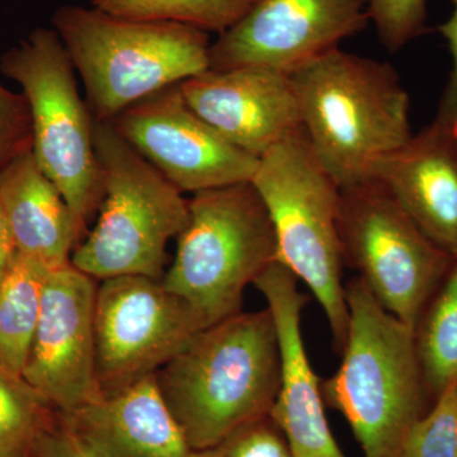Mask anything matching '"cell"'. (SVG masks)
Returning a JSON list of instances; mask_svg holds the SVG:
<instances>
[{
	"label": "cell",
	"mask_w": 457,
	"mask_h": 457,
	"mask_svg": "<svg viewBox=\"0 0 457 457\" xmlns=\"http://www.w3.org/2000/svg\"><path fill=\"white\" fill-rule=\"evenodd\" d=\"M156 381L194 451L269 416L281 385L270 309L240 312L204 328L156 371Z\"/></svg>",
	"instance_id": "6da1fadb"
},
{
	"label": "cell",
	"mask_w": 457,
	"mask_h": 457,
	"mask_svg": "<svg viewBox=\"0 0 457 457\" xmlns=\"http://www.w3.org/2000/svg\"><path fill=\"white\" fill-rule=\"evenodd\" d=\"M303 131L339 188L375 179L411 139L409 96L386 62L335 49L290 74Z\"/></svg>",
	"instance_id": "7a4b0ae2"
},
{
	"label": "cell",
	"mask_w": 457,
	"mask_h": 457,
	"mask_svg": "<svg viewBox=\"0 0 457 457\" xmlns=\"http://www.w3.org/2000/svg\"><path fill=\"white\" fill-rule=\"evenodd\" d=\"M348 330L338 370L321 380L328 407L350 425L363 457H402L432 400L413 329L390 314L359 278L345 282Z\"/></svg>",
	"instance_id": "3957f363"
},
{
	"label": "cell",
	"mask_w": 457,
	"mask_h": 457,
	"mask_svg": "<svg viewBox=\"0 0 457 457\" xmlns=\"http://www.w3.org/2000/svg\"><path fill=\"white\" fill-rule=\"evenodd\" d=\"M98 122L210 69L209 33L183 23L137 21L64 5L51 18Z\"/></svg>",
	"instance_id": "277c9868"
},
{
	"label": "cell",
	"mask_w": 457,
	"mask_h": 457,
	"mask_svg": "<svg viewBox=\"0 0 457 457\" xmlns=\"http://www.w3.org/2000/svg\"><path fill=\"white\" fill-rule=\"evenodd\" d=\"M102 170L97 224L71 254L96 279L145 276L162 281L167 245L188 220V200L111 122L95 125Z\"/></svg>",
	"instance_id": "5b68a950"
},
{
	"label": "cell",
	"mask_w": 457,
	"mask_h": 457,
	"mask_svg": "<svg viewBox=\"0 0 457 457\" xmlns=\"http://www.w3.org/2000/svg\"><path fill=\"white\" fill-rule=\"evenodd\" d=\"M251 182L275 228L278 261L318 300L341 356L348 330L338 234L341 188L319 163L303 130L262 155Z\"/></svg>",
	"instance_id": "8992f818"
},
{
	"label": "cell",
	"mask_w": 457,
	"mask_h": 457,
	"mask_svg": "<svg viewBox=\"0 0 457 457\" xmlns=\"http://www.w3.org/2000/svg\"><path fill=\"white\" fill-rule=\"evenodd\" d=\"M162 284L210 327L242 311L246 286L278 261L275 228L252 182L188 200V220Z\"/></svg>",
	"instance_id": "52a82bcc"
},
{
	"label": "cell",
	"mask_w": 457,
	"mask_h": 457,
	"mask_svg": "<svg viewBox=\"0 0 457 457\" xmlns=\"http://www.w3.org/2000/svg\"><path fill=\"white\" fill-rule=\"evenodd\" d=\"M0 71L22 89L32 119V153L78 220L101 204L96 120L78 92L75 68L53 27H37L0 57Z\"/></svg>",
	"instance_id": "ba28073f"
},
{
	"label": "cell",
	"mask_w": 457,
	"mask_h": 457,
	"mask_svg": "<svg viewBox=\"0 0 457 457\" xmlns=\"http://www.w3.org/2000/svg\"><path fill=\"white\" fill-rule=\"evenodd\" d=\"M338 234L345 266L413 329L453 257L418 228L378 179L341 189Z\"/></svg>",
	"instance_id": "9c48e42d"
},
{
	"label": "cell",
	"mask_w": 457,
	"mask_h": 457,
	"mask_svg": "<svg viewBox=\"0 0 457 457\" xmlns=\"http://www.w3.org/2000/svg\"><path fill=\"white\" fill-rule=\"evenodd\" d=\"M204 328L197 312L159 279H104L95 305L96 370L102 394L156 374Z\"/></svg>",
	"instance_id": "30bf717a"
},
{
	"label": "cell",
	"mask_w": 457,
	"mask_h": 457,
	"mask_svg": "<svg viewBox=\"0 0 457 457\" xmlns=\"http://www.w3.org/2000/svg\"><path fill=\"white\" fill-rule=\"evenodd\" d=\"M111 123L180 192L251 182L260 162L204 121L179 84L141 99Z\"/></svg>",
	"instance_id": "8fae6325"
},
{
	"label": "cell",
	"mask_w": 457,
	"mask_h": 457,
	"mask_svg": "<svg viewBox=\"0 0 457 457\" xmlns=\"http://www.w3.org/2000/svg\"><path fill=\"white\" fill-rule=\"evenodd\" d=\"M370 0H258L210 46V69L258 66L290 75L365 29Z\"/></svg>",
	"instance_id": "7c38bea8"
},
{
	"label": "cell",
	"mask_w": 457,
	"mask_h": 457,
	"mask_svg": "<svg viewBox=\"0 0 457 457\" xmlns=\"http://www.w3.org/2000/svg\"><path fill=\"white\" fill-rule=\"evenodd\" d=\"M96 278L69 263L50 270L22 378L62 416L104 395L96 370Z\"/></svg>",
	"instance_id": "4fadbf2b"
},
{
	"label": "cell",
	"mask_w": 457,
	"mask_h": 457,
	"mask_svg": "<svg viewBox=\"0 0 457 457\" xmlns=\"http://www.w3.org/2000/svg\"><path fill=\"white\" fill-rule=\"evenodd\" d=\"M179 87L204 121L255 158L303 130L294 84L281 71L258 66L209 69Z\"/></svg>",
	"instance_id": "5bb4252c"
},
{
	"label": "cell",
	"mask_w": 457,
	"mask_h": 457,
	"mask_svg": "<svg viewBox=\"0 0 457 457\" xmlns=\"http://www.w3.org/2000/svg\"><path fill=\"white\" fill-rule=\"evenodd\" d=\"M297 282L287 267L275 261L253 284L272 314L281 353V385L270 416L293 457H347L330 431L321 380L306 353L302 317L309 297Z\"/></svg>",
	"instance_id": "9a60e30c"
},
{
	"label": "cell",
	"mask_w": 457,
	"mask_h": 457,
	"mask_svg": "<svg viewBox=\"0 0 457 457\" xmlns=\"http://www.w3.org/2000/svg\"><path fill=\"white\" fill-rule=\"evenodd\" d=\"M436 245L457 257V96L445 90L435 120L376 171Z\"/></svg>",
	"instance_id": "2e32d148"
},
{
	"label": "cell",
	"mask_w": 457,
	"mask_h": 457,
	"mask_svg": "<svg viewBox=\"0 0 457 457\" xmlns=\"http://www.w3.org/2000/svg\"><path fill=\"white\" fill-rule=\"evenodd\" d=\"M59 417L104 457L194 455L159 390L156 374Z\"/></svg>",
	"instance_id": "e0dca14e"
},
{
	"label": "cell",
	"mask_w": 457,
	"mask_h": 457,
	"mask_svg": "<svg viewBox=\"0 0 457 457\" xmlns=\"http://www.w3.org/2000/svg\"><path fill=\"white\" fill-rule=\"evenodd\" d=\"M0 203L18 254L50 270L71 263L86 227L41 170L32 150L0 170Z\"/></svg>",
	"instance_id": "ac0fdd59"
},
{
	"label": "cell",
	"mask_w": 457,
	"mask_h": 457,
	"mask_svg": "<svg viewBox=\"0 0 457 457\" xmlns=\"http://www.w3.org/2000/svg\"><path fill=\"white\" fill-rule=\"evenodd\" d=\"M50 269L16 254L0 281V365L22 376L38 319Z\"/></svg>",
	"instance_id": "d6986e66"
},
{
	"label": "cell",
	"mask_w": 457,
	"mask_h": 457,
	"mask_svg": "<svg viewBox=\"0 0 457 457\" xmlns=\"http://www.w3.org/2000/svg\"><path fill=\"white\" fill-rule=\"evenodd\" d=\"M414 345L432 403L457 380V257L413 327Z\"/></svg>",
	"instance_id": "ffe728a7"
},
{
	"label": "cell",
	"mask_w": 457,
	"mask_h": 457,
	"mask_svg": "<svg viewBox=\"0 0 457 457\" xmlns=\"http://www.w3.org/2000/svg\"><path fill=\"white\" fill-rule=\"evenodd\" d=\"M92 7L137 21H164L204 32L227 31L258 0H90Z\"/></svg>",
	"instance_id": "44dd1931"
},
{
	"label": "cell",
	"mask_w": 457,
	"mask_h": 457,
	"mask_svg": "<svg viewBox=\"0 0 457 457\" xmlns=\"http://www.w3.org/2000/svg\"><path fill=\"white\" fill-rule=\"evenodd\" d=\"M51 404L22 376L0 365V457H31Z\"/></svg>",
	"instance_id": "7402d4cb"
},
{
	"label": "cell",
	"mask_w": 457,
	"mask_h": 457,
	"mask_svg": "<svg viewBox=\"0 0 457 457\" xmlns=\"http://www.w3.org/2000/svg\"><path fill=\"white\" fill-rule=\"evenodd\" d=\"M402 457H457V380L411 428Z\"/></svg>",
	"instance_id": "603a6c76"
},
{
	"label": "cell",
	"mask_w": 457,
	"mask_h": 457,
	"mask_svg": "<svg viewBox=\"0 0 457 457\" xmlns=\"http://www.w3.org/2000/svg\"><path fill=\"white\" fill-rule=\"evenodd\" d=\"M192 457H293L284 433L264 416L231 432L209 449L194 451Z\"/></svg>",
	"instance_id": "cb8c5ba5"
},
{
	"label": "cell",
	"mask_w": 457,
	"mask_h": 457,
	"mask_svg": "<svg viewBox=\"0 0 457 457\" xmlns=\"http://www.w3.org/2000/svg\"><path fill=\"white\" fill-rule=\"evenodd\" d=\"M369 11L381 44L392 53L427 32V0H370Z\"/></svg>",
	"instance_id": "d4e9b609"
},
{
	"label": "cell",
	"mask_w": 457,
	"mask_h": 457,
	"mask_svg": "<svg viewBox=\"0 0 457 457\" xmlns=\"http://www.w3.org/2000/svg\"><path fill=\"white\" fill-rule=\"evenodd\" d=\"M32 119L23 93L0 83V170L32 150Z\"/></svg>",
	"instance_id": "484cf974"
},
{
	"label": "cell",
	"mask_w": 457,
	"mask_h": 457,
	"mask_svg": "<svg viewBox=\"0 0 457 457\" xmlns=\"http://www.w3.org/2000/svg\"><path fill=\"white\" fill-rule=\"evenodd\" d=\"M31 457H104L57 416L42 429L33 445Z\"/></svg>",
	"instance_id": "4316f807"
},
{
	"label": "cell",
	"mask_w": 457,
	"mask_h": 457,
	"mask_svg": "<svg viewBox=\"0 0 457 457\" xmlns=\"http://www.w3.org/2000/svg\"><path fill=\"white\" fill-rule=\"evenodd\" d=\"M450 2L453 7V14L446 22L438 26V31L447 41L451 56H453V71H451L449 83L445 90L457 95V0H450Z\"/></svg>",
	"instance_id": "83f0119b"
},
{
	"label": "cell",
	"mask_w": 457,
	"mask_h": 457,
	"mask_svg": "<svg viewBox=\"0 0 457 457\" xmlns=\"http://www.w3.org/2000/svg\"><path fill=\"white\" fill-rule=\"evenodd\" d=\"M16 254L17 248L14 245L13 236H12L2 203H0V281L4 278Z\"/></svg>",
	"instance_id": "f1b7e54d"
}]
</instances>
